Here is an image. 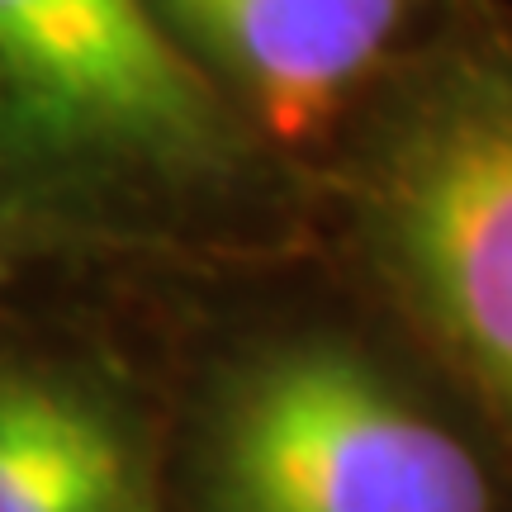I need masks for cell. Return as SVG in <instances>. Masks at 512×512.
Instances as JSON below:
<instances>
[{
    "instance_id": "obj_1",
    "label": "cell",
    "mask_w": 512,
    "mask_h": 512,
    "mask_svg": "<svg viewBox=\"0 0 512 512\" xmlns=\"http://www.w3.org/2000/svg\"><path fill=\"white\" fill-rule=\"evenodd\" d=\"M361 214L403 309L512 437V43L413 72L366 152Z\"/></svg>"
},
{
    "instance_id": "obj_2",
    "label": "cell",
    "mask_w": 512,
    "mask_h": 512,
    "mask_svg": "<svg viewBox=\"0 0 512 512\" xmlns=\"http://www.w3.org/2000/svg\"><path fill=\"white\" fill-rule=\"evenodd\" d=\"M238 128L143 0H0V171L38 185L223 176Z\"/></svg>"
},
{
    "instance_id": "obj_3",
    "label": "cell",
    "mask_w": 512,
    "mask_h": 512,
    "mask_svg": "<svg viewBox=\"0 0 512 512\" xmlns=\"http://www.w3.org/2000/svg\"><path fill=\"white\" fill-rule=\"evenodd\" d=\"M219 512H498L475 446L337 342L256 361L214 432Z\"/></svg>"
},
{
    "instance_id": "obj_4",
    "label": "cell",
    "mask_w": 512,
    "mask_h": 512,
    "mask_svg": "<svg viewBox=\"0 0 512 512\" xmlns=\"http://www.w3.org/2000/svg\"><path fill=\"white\" fill-rule=\"evenodd\" d=\"M223 105L304 143L370 86L427 0H143Z\"/></svg>"
},
{
    "instance_id": "obj_5",
    "label": "cell",
    "mask_w": 512,
    "mask_h": 512,
    "mask_svg": "<svg viewBox=\"0 0 512 512\" xmlns=\"http://www.w3.org/2000/svg\"><path fill=\"white\" fill-rule=\"evenodd\" d=\"M0 512H143L110 413L57 380L0 370Z\"/></svg>"
}]
</instances>
